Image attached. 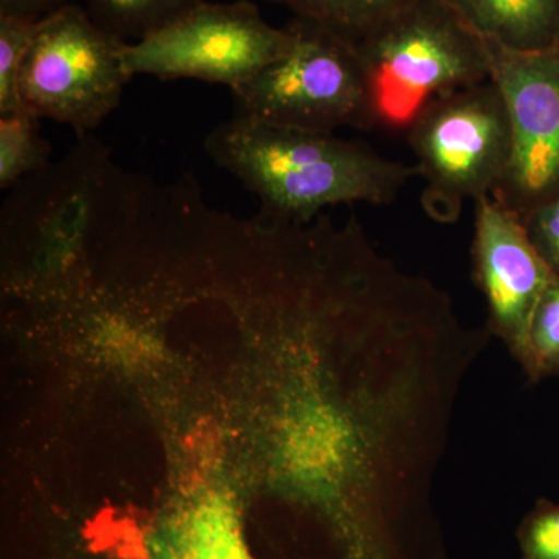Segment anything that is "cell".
I'll use <instances>...</instances> for the list:
<instances>
[{
	"instance_id": "e0dca14e",
	"label": "cell",
	"mask_w": 559,
	"mask_h": 559,
	"mask_svg": "<svg viewBox=\"0 0 559 559\" xmlns=\"http://www.w3.org/2000/svg\"><path fill=\"white\" fill-rule=\"evenodd\" d=\"M530 237L559 277V197L522 216Z\"/></svg>"
},
{
	"instance_id": "5bb4252c",
	"label": "cell",
	"mask_w": 559,
	"mask_h": 559,
	"mask_svg": "<svg viewBox=\"0 0 559 559\" xmlns=\"http://www.w3.org/2000/svg\"><path fill=\"white\" fill-rule=\"evenodd\" d=\"M40 21L0 16V116L25 109L20 94L22 66Z\"/></svg>"
},
{
	"instance_id": "8fae6325",
	"label": "cell",
	"mask_w": 559,
	"mask_h": 559,
	"mask_svg": "<svg viewBox=\"0 0 559 559\" xmlns=\"http://www.w3.org/2000/svg\"><path fill=\"white\" fill-rule=\"evenodd\" d=\"M415 0H286L296 16L316 22L352 44Z\"/></svg>"
},
{
	"instance_id": "5b68a950",
	"label": "cell",
	"mask_w": 559,
	"mask_h": 559,
	"mask_svg": "<svg viewBox=\"0 0 559 559\" xmlns=\"http://www.w3.org/2000/svg\"><path fill=\"white\" fill-rule=\"evenodd\" d=\"M127 44L98 27L84 7L68 3L40 20L21 70L22 105L84 138L116 110L132 79Z\"/></svg>"
},
{
	"instance_id": "ba28073f",
	"label": "cell",
	"mask_w": 559,
	"mask_h": 559,
	"mask_svg": "<svg viewBox=\"0 0 559 559\" xmlns=\"http://www.w3.org/2000/svg\"><path fill=\"white\" fill-rule=\"evenodd\" d=\"M474 205V253L492 323L525 360L533 319L557 274L536 248L520 213L495 194Z\"/></svg>"
},
{
	"instance_id": "d6986e66",
	"label": "cell",
	"mask_w": 559,
	"mask_h": 559,
	"mask_svg": "<svg viewBox=\"0 0 559 559\" xmlns=\"http://www.w3.org/2000/svg\"><path fill=\"white\" fill-rule=\"evenodd\" d=\"M272 2L285 3V2H286V0H272Z\"/></svg>"
},
{
	"instance_id": "7a4b0ae2",
	"label": "cell",
	"mask_w": 559,
	"mask_h": 559,
	"mask_svg": "<svg viewBox=\"0 0 559 559\" xmlns=\"http://www.w3.org/2000/svg\"><path fill=\"white\" fill-rule=\"evenodd\" d=\"M366 130L407 132L432 103L491 79L487 40L444 0H415L355 44Z\"/></svg>"
},
{
	"instance_id": "9c48e42d",
	"label": "cell",
	"mask_w": 559,
	"mask_h": 559,
	"mask_svg": "<svg viewBox=\"0 0 559 559\" xmlns=\"http://www.w3.org/2000/svg\"><path fill=\"white\" fill-rule=\"evenodd\" d=\"M127 549L103 547L105 559H255L237 506L223 491H205L173 507Z\"/></svg>"
},
{
	"instance_id": "4fadbf2b",
	"label": "cell",
	"mask_w": 559,
	"mask_h": 559,
	"mask_svg": "<svg viewBox=\"0 0 559 559\" xmlns=\"http://www.w3.org/2000/svg\"><path fill=\"white\" fill-rule=\"evenodd\" d=\"M39 120L27 109L0 116V189L11 190L51 164V146L40 138Z\"/></svg>"
},
{
	"instance_id": "9a60e30c",
	"label": "cell",
	"mask_w": 559,
	"mask_h": 559,
	"mask_svg": "<svg viewBox=\"0 0 559 559\" xmlns=\"http://www.w3.org/2000/svg\"><path fill=\"white\" fill-rule=\"evenodd\" d=\"M528 364L532 373H550L559 369V277L544 294L532 331H530Z\"/></svg>"
},
{
	"instance_id": "6da1fadb",
	"label": "cell",
	"mask_w": 559,
	"mask_h": 559,
	"mask_svg": "<svg viewBox=\"0 0 559 559\" xmlns=\"http://www.w3.org/2000/svg\"><path fill=\"white\" fill-rule=\"evenodd\" d=\"M204 150L259 197L260 212L290 223H310L334 205L392 204L417 173L359 140L242 116L216 124Z\"/></svg>"
},
{
	"instance_id": "52a82bcc",
	"label": "cell",
	"mask_w": 559,
	"mask_h": 559,
	"mask_svg": "<svg viewBox=\"0 0 559 559\" xmlns=\"http://www.w3.org/2000/svg\"><path fill=\"white\" fill-rule=\"evenodd\" d=\"M488 46L513 142L495 197L524 216L559 197V39L532 51Z\"/></svg>"
},
{
	"instance_id": "3957f363",
	"label": "cell",
	"mask_w": 559,
	"mask_h": 559,
	"mask_svg": "<svg viewBox=\"0 0 559 559\" xmlns=\"http://www.w3.org/2000/svg\"><path fill=\"white\" fill-rule=\"evenodd\" d=\"M421 202L440 223L457 221L465 202L491 197L511 159L509 109L491 79L439 98L407 131Z\"/></svg>"
},
{
	"instance_id": "ac0fdd59",
	"label": "cell",
	"mask_w": 559,
	"mask_h": 559,
	"mask_svg": "<svg viewBox=\"0 0 559 559\" xmlns=\"http://www.w3.org/2000/svg\"><path fill=\"white\" fill-rule=\"evenodd\" d=\"M68 3L69 0H0V16L40 21Z\"/></svg>"
},
{
	"instance_id": "277c9868",
	"label": "cell",
	"mask_w": 559,
	"mask_h": 559,
	"mask_svg": "<svg viewBox=\"0 0 559 559\" xmlns=\"http://www.w3.org/2000/svg\"><path fill=\"white\" fill-rule=\"evenodd\" d=\"M288 51L234 90L237 116L290 130H366V90L355 44L296 16Z\"/></svg>"
},
{
	"instance_id": "8992f818",
	"label": "cell",
	"mask_w": 559,
	"mask_h": 559,
	"mask_svg": "<svg viewBox=\"0 0 559 559\" xmlns=\"http://www.w3.org/2000/svg\"><path fill=\"white\" fill-rule=\"evenodd\" d=\"M288 27H272L248 0H207L146 38L128 43L124 69L160 80H201L237 90L288 51Z\"/></svg>"
},
{
	"instance_id": "2e32d148",
	"label": "cell",
	"mask_w": 559,
	"mask_h": 559,
	"mask_svg": "<svg viewBox=\"0 0 559 559\" xmlns=\"http://www.w3.org/2000/svg\"><path fill=\"white\" fill-rule=\"evenodd\" d=\"M521 539L525 559H559V507L536 511Z\"/></svg>"
},
{
	"instance_id": "7c38bea8",
	"label": "cell",
	"mask_w": 559,
	"mask_h": 559,
	"mask_svg": "<svg viewBox=\"0 0 559 559\" xmlns=\"http://www.w3.org/2000/svg\"><path fill=\"white\" fill-rule=\"evenodd\" d=\"M202 0H84L103 31L132 43L146 38Z\"/></svg>"
},
{
	"instance_id": "30bf717a",
	"label": "cell",
	"mask_w": 559,
	"mask_h": 559,
	"mask_svg": "<svg viewBox=\"0 0 559 559\" xmlns=\"http://www.w3.org/2000/svg\"><path fill=\"white\" fill-rule=\"evenodd\" d=\"M491 46L544 49L559 39V0H444Z\"/></svg>"
}]
</instances>
